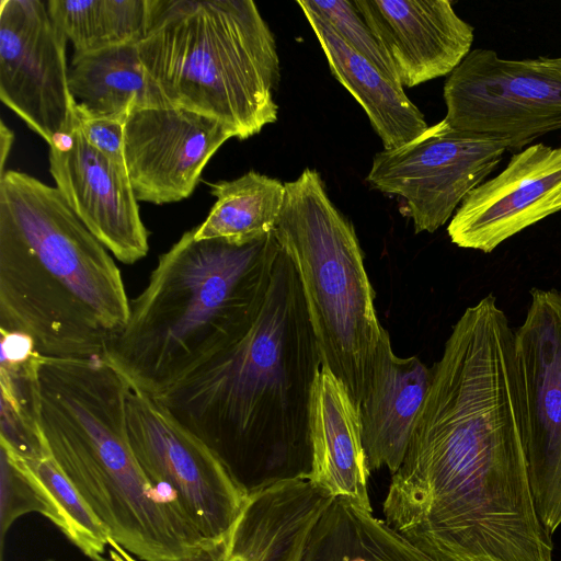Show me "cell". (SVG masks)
I'll list each match as a JSON object with an SVG mask.
<instances>
[{"instance_id": "1", "label": "cell", "mask_w": 561, "mask_h": 561, "mask_svg": "<svg viewBox=\"0 0 561 561\" xmlns=\"http://www.w3.org/2000/svg\"><path fill=\"white\" fill-rule=\"evenodd\" d=\"M321 367L296 270L279 247L265 294L242 331L154 399L250 492L309 480L310 404Z\"/></svg>"}, {"instance_id": "2", "label": "cell", "mask_w": 561, "mask_h": 561, "mask_svg": "<svg viewBox=\"0 0 561 561\" xmlns=\"http://www.w3.org/2000/svg\"><path fill=\"white\" fill-rule=\"evenodd\" d=\"M130 300L108 250L57 187L0 174V329L47 357L103 356Z\"/></svg>"}, {"instance_id": "3", "label": "cell", "mask_w": 561, "mask_h": 561, "mask_svg": "<svg viewBox=\"0 0 561 561\" xmlns=\"http://www.w3.org/2000/svg\"><path fill=\"white\" fill-rule=\"evenodd\" d=\"M37 375L49 453L113 540L140 561H179L209 545L137 461L128 383L103 356L41 355Z\"/></svg>"}, {"instance_id": "4", "label": "cell", "mask_w": 561, "mask_h": 561, "mask_svg": "<svg viewBox=\"0 0 561 561\" xmlns=\"http://www.w3.org/2000/svg\"><path fill=\"white\" fill-rule=\"evenodd\" d=\"M279 250L274 233L249 243L197 240L194 228L163 254L130 300L103 358L129 387L157 398L225 348L245 327Z\"/></svg>"}, {"instance_id": "5", "label": "cell", "mask_w": 561, "mask_h": 561, "mask_svg": "<svg viewBox=\"0 0 561 561\" xmlns=\"http://www.w3.org/2000/svg\"><path fill=\"white\" fill-rule=\"evenodd\" d=\"M171 106L213 117L244 140L277 121L273 32L252 0H149L137 43Z\"/></svg>"}, {"instance_id": "6", "label": "cell", "mask_w": 561, "mask_h": 561, "mask_svg": "<svg viewBox=\"0 0 561 561\" xmlns=\"http://www.w3.org/2000/svg\"><path fill=\"white\" fill-rule=\"evenodd\" d=\"M285 190L274 237L296 270L322 366L358 408L385 330L363 251L317 170L306 168Z\"/></svg>"}, {"instance_id": "7", "label": "cell", "mask_w": 561, "mask_h": 561, "mask_svg": "<svg viewBox=\"0 0 561 561\" xmlns=\"http://www.w3.org/2000/svg\"><path fill=\"white\" fill-rule=\"evenodd\" d=\"M128 437L141 469L208 543L230 535L249 491L221 458L159 402L128 386Z\"/></svg>"}, {"instance_id": "8", "label": "cell", "mask_w": 561, "mask_h": 561, "mask_svg": "<svg viewBox=\"0 0 561 561\" xmlns=\"http://www.w3.org/2000/svg\"><path fill=\"white\" fill-rule=\"evenodd\" d=\"M443 96L450 126L520 151L561 130V56L505 59L471 49L448 76Z\"/></svg>"}, {"instance_id": "9", "label": "cell", "mask_w": 561, "mask_h": 561, "mask_svg": "<svg viewBox=\"0 0 561 561\" xmlns=\"http://www.w3.org/2000/svg\"><path fill=\"white\" fill-rule=\"evenodd\" d=\"M506 150L503 140L454 128L443 119L403 146L377 152L366 181L405 201L415 233L434 232L494 171Z\"/></svg>"}, {"instance_id": "10", "label": "cell", "mask_w": 561, "mask_h": 561, "mask_svg": "<svg viewBox=\"0 0 561 561\" xmlns=\"http://www.w3.org/2000/svg\"><path fill=\"white\" fill-rule=\"evenodd\" d=\"M523 387L526 457L537 514L552 535L561 526V294L534 288L515 330Z\"/></svg>"}, {"instance_id": "11", "label": "cell", "mask_w": 561, "mask_h": 561, "mask_svg": "<svg viewBox=\"0 0 561 561\" xmlns=\"http://www.w3.org/2000/svg\"><path fill=\"white\" fill-rule=\"evenodd\" d=\"M67 39L46 2L0 1V99L49 146L71 134L77 117Z\"/></svg>"}, {"instance_id": "12", "label": "cell", "mask_w": 561, "mask_h": 561, "mask_svg": "<svg viewBox=\"0 0 561 561\" xmlns=\"http://www.w3.org/2000/svg\"><path fill=\"white\" fill-rule=\"evenodd\" d=\"M124 131L125 167L135 195L157 205L188 197L209 159L234 137L219 121L175 106L136 111Z\"/></svg>"}, {"instance_id": "13", "label": "cell", "mask_w": 561, "mask_h": 561, "mask_svg": "<svg viewBox=\"0 0 561 561\" xmlns=\"http://www.w3.org/2000/svg\"><path fill=\"white\" fill-rule=\"evenodd\" d=\"M561 211V146L534 144L462 201L447 233L454 244L490 253L538 221Z\"/></svg>"}, {"instance_id": "14", "label": "cell", "mask_w": 561, "mask_h": 561, "mask_svg": "<svg viewBox=\"0 0 561 561\" xmlns=\"http://www.w3.org/2000/svg\"><path fill=\"white\" fill-rule=\"evenodd\" d=\"M49 146L56 187L91 233L121 262L133 264L149 250L148 231L126 167L91 147L76 126Z\"/></svg>"}, {"instance_id": "15", "label": "cell", "mask_w": 561, "mask_h": 561, "mask_svg": "<svg viewBox=\"0 0 561 561\" xmlns=\"http://www.w3.org/2000/svg\"><path fill=\"white\" fill-rule=\"evenodd\" d=\"M402 87L449 76L471 51L473 26L448 0H354Z\"/></svg>"}, {"instance_id": "16", "label": "cell", "mask_w": 561, "mask_h": 561, "mask_svg": "<svg viewBox=\"0 0 561 561\" xmlns=\"http://www.w3.org/2000/svg\"><path fill=\"white\" fill-rule=\"evenodd\" d=\"M332 500L306 479L252 490L228 538L179 561H301L310 534Z\"/></svg>"}, {"instance_id": "17", "label": "cell", "mask_w": 561, "mask_h": 561, "mask_svg": "<svg viewBox=\"0 0 561 561\" xmlns=\"http://www.w3.org/2000/svg\"><path fill=\"white\" fill-rule=\"evenodd\" d=\"M432 381V369L419 357L393 353L383 330L367 391L358 405L369 471L400 467Z\"/></svg>"}, {"instance_id": "18", "label": "cell", "mask_w": 561, "mask_h": 561, "mask_svg": "<svg viewBox=\"0 0 561 561\" xmlns=\"http://www.w3.org/2000/svg\"><path fill=\"white\" fill-rule=\"evenodd\" d=\"M312 467L309 481L331 497L373 511L358 408L328 368L318 373L310 404Z\"/></svg>"}, {"instance_id": "19", "label": "cell", "mask_w": 561, "mask_h": 561, "mask_svg": "<svg viewBox=\"0 0 561 561\" xmlns=\"http://www.w3.org/2000/svg\"><path fill=\"white\" fill-rule=\"evenodd\" d=\"M313 30L335 79L363 107L383 149L401 147L427 129L424 114L369 60L351 48L316 13L301 9Z\"/></svg>"}, {"instance_id": "20", "label": "cell", "mask_w": 561, "mask_h": 561, "mask_svg": "<svg viewBox=\"0 0 561 561\" xmlns=\"http://www.w3.org/2000/svg\"><path fill=\"white\" fill-rule=\"evenodd\" d=\"M68 81L78 106L98 118L125 123L136 111L171 106L147 73L137 44L75 54Z\"/></svg>"}, {"instance_id": "21", "label": "cell", "mask_w": 561, "mask_h": 561, "mask_svg": "<svg viewBox=\"0 0 561 561\" xmlns=\"http://www.w3.org/2000/svg\"><path fill=\"white\" fill-rule=\"evenodd\" d=\"M0 446L22 459L49 455L39 422L38 360L25 335L1 330Z\"/></svg>"}, {"instance_id": "22", "label": "cell", "mask_w": 561, "mask_h": 561, "mask_svg": "<svg viewBox=\"0 0 561 561\" xmlns=\"http://www.w3.org/2000/svg\"><path fill=\"white\" fill-rule=\"evenodd\" d=\"M301 561H422L383 519L335 497L314 525Z\"/></svg>"}, {"instance_id": "23", "label": "cell", "mask_w": 561, "mask_h": 561, "mask_svg": "<svg viewBox=\"0 0 561 561\" xmlns=\"http://www.w3.org/2000/svg\"><path fill=\"white\" fill-rule=\"evenodd\" d=\"M209 186L216 203L205 221L194 228L195 239L221 238L243 244L274 232L284 205L285 183L251 170Z\"/></svg>"}, {"instance_id": "24", "label": "cell", "mask_w": 561, "mask_h": 561, "mask_svg": "<svg viewBox=\"0 0 561 561\" xmlns=\"http://www.w3.org/2000/svg\"><path fill=\"white\" fill-rule=\"evenodd\" d=\"M46 4L75 54L137 44L149 12V0H50Z\"/></svg>"}, {"instance_id": "25", "label": "cell", "mask_w": 561, "mask_h": 561, "mask_svg": "<svg viewBox=\"0 0 561 561\" xmlns=\"http://www.w3.org/2000/svg\"><path fill=\"white\" fill-rule=\"evenodd\" d=\"M12 455L39 486L49 510L47 519L84 556L93 559L103 554L111 539L108 529L84 502L51 455L39 459H22Z\"/></svg>"}, {"instance_id": "26", "label": "cell", "mask_w": 561, "mask_h": 561, "mask_svg": "<svg viewBox=\"0 0 561 561\" xmlns=\"http://www.w3.org/2000/svg\"><path fill=\"white\" fill-rule=\"evenodd\" d=\"M297 4L325 20L351 48L369 60L391 81L401 85L390 60L357 11L354 0H302L297 1Z\"/></svg>"}, {"instance_id": "27", "label": "cell", "mask_w": 561, "mask_h": 561, "mask_svg": "<svg viewBox=\"0 0 561 561\" xmlns=\"http://www.w3.org/2000/svg\"><path fill=\"white\" fill-rule=\"evenodd\" d=\"M0 543L7 531L21 516L38 513L48 517V505L34 479L21 462L0 446Z\"/></svg>"}, {"instance_id": "28", "label": "cell", "mask_w": 561, "mask_h": 561, "mask_svg": "<svg viewBox=\"0 0 561 561\" xmlns=\"http://www.w3.org/2000/svg\"><path fill=\"white\" fill-rule=\"evenodd\" d=\"M76 114V126L88 144L111 160L125 165V123L90 116L78 104Z\"/></svg>"}, {"instance_id": "29", "label": "cell", "mask_w": 561, "mask_h": 561, "mask_svg": "<svg viewBox=\"0 0 561 561\" xmlns=\"http://www.w3.org/2000/svg\"><path fill=\"white\" fill-rule=\"evenodd\" d=\"M92 561H138L131 553L125 550L119 543L112 538L110 539L106 552L100 554Z\"/></svg>"}, {"instance_id": "30", "label": "cell", "mask_w": 561, "mask_h": 561, "mask_svg": "<svg viewBox=\"0 0 561 561\" xmlns=\"http://www.w3.org/2000/svg\"><path fill=\"white\" fill-rule=\"evenodd\" d=\"M13 133L5 126L4 122H0V174L5 172V162L13 142Z\"/></svg>"}, {"instance_id": "31", "label": "cell", "mask_w": 561, "mask_h": 561, "mask_svg": "<svg viewBox=\"0 0 561 561\" xmlns=\"http://www.w3.org/2000/svg\"><path fill=\"white\" fill-rule=\"evenodd\" d=\"M417 552H419L422 561H434V560L430 559L428 557H426L425 554H423L422 552H420L419 550H417Z\"/></svg>"}, {"instance_id": "32", "label": "cell", "mask_w": 561, "mask_h": 561, "mask_svg": "<svg viewBox=\"0 0 561 561\" xmlns=\"http://www.w3.org/2000/svg\"><path fill=\"white\" fill-rule=\"evenodd\" d=\"M44 561H55L54 559H47V560H44Z\"/></svg>"}]
</instances>
